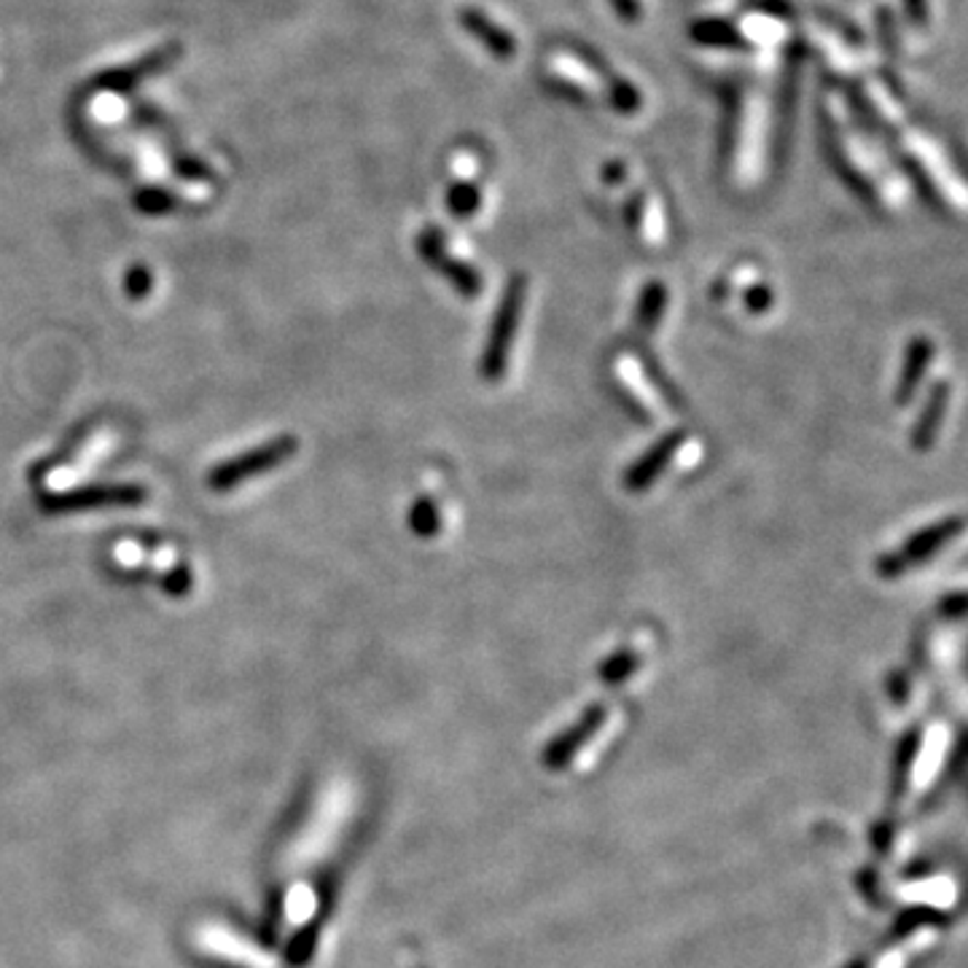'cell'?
Here are the masks:
<instances>
[{
    "label": "cell",
    "mask_w": 968,
    "mask_h": 968,
    "mask_svg": "<svg viewBox=\"0 0 968 968\" xmlns=\"http://www.w3.org/2000/svg\"><path fill=\"white\" fill-rule=\"evenodd\" d=\"M527 307V280L525 275L512 278L508 289L503 291L498 312L493 317V329H490L487 347L482 355V374L484 380L495 382L508 372V361H512L514 342H517L522 317Z\"/></svg>",
    "instance_id": "obj_1"
},
{
    "label": "cell",
    "mask_w": 968,
    "mask_h": 968,
    "mask_svg": "<svg viewBox=\"0 0 968 968\" xmlns=\"http://www.w3.org/2000/svg\"><path fill=\"white\" fill-rule=\"evenodd\" d=\"M960 533H964V520L960 517H947L941 522H934V525L917 531L907 544L899 546V549L883 554V557L877 559V573H880L883 578H899L904 573L920 568V565L931 563L936 554L945 549V546H950L955 538H960Z\"/></svg>",
    "instance_id": "obj_2"
},
{
    "label": "cell",
    "mask_w": 968,
    "mask_h": 968,
    "mask_svg": "<svg viewBox=\"0 0 968 968\" xmlns=\"http://www.w3.org/2000/svg\"><path fill=\"white\" fill-rule=\"evenodd\" d=\"M686 447H689V436L684 431H673L667 436H662L652 450L643 452L638 461L627 468L624 487L629 493H643V490L654 487L662 480V474H665V468L673 466Z\"/></svg>",
    "instance_id": "obj_3"
},
{
    "label": "cell",
    "mask_w": 968,
    "mask_h": 968,
    "mask_svg": "<svg viewBox=\"0 0 968 968\" xmlns=\"http://www.w3.org/2000/svg\"><path fill=\"white\" fill-rule=\"evenodd\" d=\"M423 245H425V256H428V261H433V264H436L438 270H442L444 275L450 278V283L455 285V289L461 291L463 296H480L482 294L484 280L480 275V270L466 264V261H457V256H450L447 248H444L442 234L438 232L425 234Z\"/></svg>",
    "instance_id": "obj_4"
},
{
    "label": "cell",
    "mask_w": 968,
    "mask_h": 968,
    "mask_svg": "<svg viewBox=\"0 0 968 968\" xmlns=\"http://www.w3.org/2000/svg\"><path fill=\"white\" fill-rule=\"evenodd\" d=\"M950 393H952L950 382H939V385L931 391V396H928L912 433V442L917 450H928L936 442V436H939L941 425H945L947 410H950Z\"/></svg>",
    "instance_id": "obj_5"
},
{
    "label": "cell",
    "mask_w": 968,
    "mask_h": 968,
    "mask_svg": "<svg viewBox=\"0 0 968 968\" xmlns=\"http://www.w3.org/2000/svg\"><path fill=\"white\" fill-rule=\"evenodd\" d=\"M934 355H936V347L931 340H922L920 336V340H915L912 345H909L907 359H904L899 387H896V401H899V404H907V401L915 396L920 382L926 380L928 369H931Z\"/></svg>",
    "instance_id": "obj_6"
},
{
    "label": "cell",
    "mask_w": 968,
    "mask_h": 968,
    "mask_svg": "<svg viewBox=\"0 0 968 968\" xmlns=\"http://www.w3.org/2000/svg\"><path fill=\"white\" fill-rule=\"evenodd\" d=\"M616 377H619L622 387H633V393H627V404L633 406V412H638L643 420L657 417V404H654V399L648 396V391H646L648 385L638 387L643 377L633 372V363H629L627 359H622L619 363H616Z\"/></svg>",
    "instance_id": "obj_7"
},
{
    "label": "cell",
    "mask_w": 968,
    "mask_h": 968,
    "mask_svg": "<svg viewBox=\"0 0 968 968\" xmlns=\"http://www.w3.org/2000/svg\"><path fill=\"white\" fill-rule=\"evenodd\" d=\"M665 310H667V289L665 285L657 283V280L648 285H643L641 302H638V329L646 331V334H652V331L659 326Z\"/></svg>",
    "instance_id": "obj_8"
},
{
    "label": "cell",
    "mask_w": 968,
    "mask_h": 968,
    "mask_svg": "<svg viewBox=\"0 0 968 968\" xmlns=\"http://www.w3.org/2000/svg\"><path fill=\"white\" fill-rule=\"evenodd\" d=\"M638 662H641V654L635 652V648H619L614 657L605 662V667L601 673L611 680H622L635 670V665H638Z\"/></svg>",
    "instance_id": "obj_9"
},
{
    "label": "cell",
    "mask_w": 968,
    "mask_h": 968,
    "mask_svg": "<svg viewBox=\"0 0 968 968\" xmlns=\"http://www.w3.org/2000/svg\"><path fill=\"white\" fill-rule=\"evenodd\" d=\"M745 307L750 312H764L773 307V291L767 285H754V289L745 294Z\"/></svg>",
    "instance_id": "obj_10"
}]
</instances>
